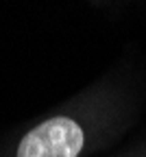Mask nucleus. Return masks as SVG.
Segmentation results:
<instances>
[{
	"label": "nucleus",
	"mask_w": 146,
	"mask_h": 157,
	"mask_svg": "<svg viewBox=\"0 0 146 157\" xmlns=\"http://www.w3.org/2000/svg\"><path fill=\"white\" fill-rule=\"evenodd\" d=\"M83 129L66 116H57L31 129L17 146V157H79Z\"/></svg>",
	"instance_id": "1"
}]
</instances>
